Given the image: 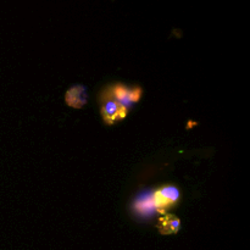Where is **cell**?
<instances>
[{"label": "cell", "instance_id": "obj_1", "mask_svg": "<svg viewBox=\"0 0 250 250\" xmlns=\"http://www.w3.org/2000/svg\"><path fill=\"white\" fill-rule=\"evenodd\" d=\"M127 110L122 107L110 93L109 87L103 90L100 95V114L106 125H114L127 116Z\"/></svg>", "mask_w": 250, "mask_h": 250}, {"label": "cell", "instance_id": "obj_2", "mask_svg": "<svg viewBox=\"0 0 250 250\" xmlns=\"http://www.w3.org/2000/svg\"><path fill=\"white\" fill-rule=\"evenodd\" d=\"M181 199V192L176 186L167 185L153 192V203L158 214H167L168 210L175 208Z\"/></svg>", "mask_w": 250, "mask_h": 250}, {"label": "cell", "instance_id": "obj_3", "mask_svg": "<svg viewBox=\"0 0 250 250\" xmlns=\"http://www.w3.org/2000/svg\"><path fill=\"white\" fill-rule=\"evenodd\" d=\"M109 89L114 99L127 111L131 110L132 106L141 99L142 93H143L141 87H127L121 83L111 85L109 87Z\"/></svg>", "mask_w": 250, "mask_h": 250}, {"label": "cell", "instance_id": "obj_4", "mask_svg": "<svg viewBox=\"0 0 250 250\" xmlns=\"http://www.w3.org/2000/svg\"><path fill=\"white\" fill-rule=\"evenodd\" d=\"M65 102L68 106L81 109L88 103V89L85 85H72L65 94Z\"/></svg>", "mask_w": 250, "mask_h": 250}, {"label": "cell", "instance_id": "obj_5", "mask_svg": "<svg viewBox=\"0 0 250 250\" xmlns=\"http://www.w3.org/2000/svg\"><path fill=\"white\" fill-rule=\"evenodd\" d=\"M181 229V220L172 214H164L159 219L158 229L161 234H176Z\"/></svg>", "mask_w": 250, "mask_h": 250}, {"label": "cell", "instance_id": "obj_6", "mask_svg": "<svg viewBox=\"0 0 250 250\" xmlns=\"http://www.w3.org/2000/svg\"><path fill=\"white\" fill-rule=\"evenodd\" d=\"M134 210H136L137 214L143 215V216H150L153 212H156L153 203V193L139 195L134 202Z\"/></svg>", "mask_w": 250, "mask_h": 250}]
</instances>
